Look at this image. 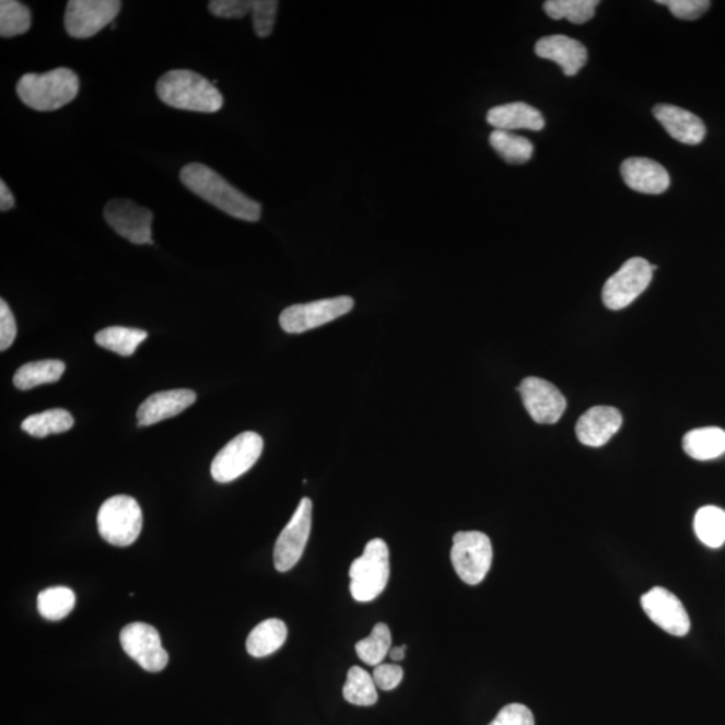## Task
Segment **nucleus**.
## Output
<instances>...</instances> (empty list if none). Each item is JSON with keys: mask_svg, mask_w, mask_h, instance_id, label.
Returning <instances> with one entry per match:
<instances>
[{"mask_svg": "<svg viewBox=\"0 0 725 725\" xmlns=\"http://www.w3.org/2000/svg\"><path fill=\"white\" fill-rule=\"evenodd\" d=\"M404 675L402 666L382 663L375 666L373 677L376 688H381L382 691H393L402 682Z\"/></svg>", "mask_w": 725, "mask_h": 725, "instance_id": "obj_38", "label": "nucleus"}, {"mask_svg": "<svg viewBox=\"0 0 725 725\" xmlns=\"http://www.w3.org/2000/svg\"><path fill=\"white\" fill-rule=\"evenodd\" d=\"M15 206V198L11 194L10 188L5 185L4 180L0 182V210L3 212L13 209Z\"/></svg>", "mask_w": 725, "mask_h": 725, "instance_id": "obj_40", "label": "nucleus"}, {"mask_svg": "<svg viewBox=\"0 0 725 725\" xmlns=\"http://www.w3.org/2000/svg\"><path fill=\"white\" fill-rule=\"evenodd\" d=\"M517 390L521 393L524 408L535 422L557 423L568 408V400L551 382L529 376L521 383Z\"/></svg>", "mask_w": 725, "mask_h": 725, "instance_id": "obj_14", "label": "nucleus"}, {"mask_svg": "<svg viewBox=\"0 0 725 725\" xmlns=\"http://www.w3.org/2000/svg\"><path fill=\"white\" fill-rule=\"evenodd\" d=\"M32 13L25 4L16 0L0 2V35L3 38L16 37L31 31Z\"/></svg>", "mask_w": 725, "mask_h": 725, "instance_id": "obj_33", "label": "nucleus"}, {"mask_svg": "<svg viewBox=\"0 0 725 725\" xmlns=\"http://www.w3.org/2000/svg\"><path fill=\"white\" fill-rule=\"evenodd\" d=\"M624 183L634 191L658 196L668 190L670 178L662 164L647 157H629L622 163Z\"/></svg>", "mask_w": 725, "mask_h": 725, "instance_id": "obj_20", "label": "nucleus"}, {"mask_svg": "<svg viewBox=\"0 0 725 725\" xmlns=\"http://www.w3.org/2000/svg\"><path fill=\"white\" fill-rule=\"evenodd\" d=\"M694 533L701 543L718 548L725 543V511L717 506H704L694 516Z\"/></svg>", "mask_w": 725, "mask_h": 725, "instance_id": "obj_27", "label": "nucleus"}, {"mask_svg": "<svg viewBox=\"0 0 725 725\" xmlns=\"http://www.w3.org/2000/svg\"><path fill=\"white\" fill-rule=\"evenodd\" d=\"M489 725H535L533 712L523 704L505 705Z\"/></svg>", "mask_w": 725, "mask_h": 725, "instance_id": "obj_37", "label": "nucleus"}, {"mask_svg": "<svg viewBox=\"0 0 725 725\" xmlns=\"http://www.w3.org/2000/svg\"><path fill=\"white\" fill-rule=\"evenodd\" d=\"M149 338L143 329L127 327H108L94 336V340L105 350L119 353L121 356H131L138 347Z\"/></svg>", "mask_w": 725, "mask_h": 725, "instance_id": "obj_25", "label": "nucleus"}, {"mask_svg": "<svg viewBox=\"0 0 725 725\" xmlns=\"http://www.w3.org/2000/svg\"><path fill=\"white\" fill-rule=\"evenodd\" d=\"M262 451L261 435L255 432L241 433L217 454L211 464L212 479L221 483L239 479L255 467Z\"/></svg>", "mask_w": 725, "mask_h": 725, "instance_id": "obj_7", "label": "nucleus"}, {"mask_svg": "<svg viewBox=\"0 0 725 725\" xmlns=\"http://www.w3.org/2000/svg\"><path fill=\"white\" fill-rule=\"evenodd\" d=\"M197 394L186 388L152 394L138 410L139 426H151L179 416L196 402Z\"/></svg>", "mask_w": 725, "mask_h": 725, "instance_id": "obj_19", "label": "nucleus"}, {"mask_svg": "<svg viewBox=\"0 0 725 725\" xmlns=\"http://www.w3.org/2000/svg\"><path fill=\"white\" fill-rule=\"evenodd\" d=\"M622 422L620 410L611 406H595L577 421L576 437L583 445L600 447L615 437Z\"/></svg>", "mask_w": 725, "mask_h": 725, "instance_id": "obj_16", "label": "nucleus"}, {"mask_svg": "<svg viewBox=\"0 0 725 725\" xmlns=\"http://www.w3.org/2000/svg\"><path fill=\"white\" fill-rule=\"evenodd\" d=\"M451 558L454 571L467 585H479L491 570L492 541L479 530L457 533L453 538Z\"/></svg>", "mask_w": 725, "mask_h": 725, "instance_id": "obj_6", "label": "nucleus"}, {"mask_svg": "<svg viewBox=\"0 0 725 725\" xmlns=\"http://www.w3.org/2000/svg\"><path fill=\"white\" fill-rule=\"evenodd\" d=\"M75 606V595L68 587H50L40 592L37 599L39 615L47 621H61Z\"/></svg>", "mask_w": 725, "mask_h": 725, "instance_id": "obj_30", "label": "nucleus"}, {"mask_svg": "<svg viewBox=\"0 0 725 725\" xmlns=\"http://www.w3.org/2000/svg\"><path fill=\"white\" fill-rule=\"evenodd\" d=\"M659 4L666 5L679 20L694 21L710 9L709 0H658Z\"/></svg>", "mask_w": 725, "mask_h": 725, "instance_id": "obj_35", "label": "nucleus"}, {"mask_svg": "<svg viewBox=\"0 0 725 725\" xmlns=\"http://www.w3.org/2000/svg\"><path fill=\"white\" fill-rule=\"evenodd\" d=\"M17 329L13 312L5 303V300H0V351L9 350L13 346L16 338Z\"/></svg>", "mask_w": 725, "mask_h": 725, "instance_id": "obj_39", "label": "nucleus"}, {"mask_svg": "<svg viewBox=\"0 0 725 725\" xmlns=\"http://www.w3.org/2000/svg\"><path fill=\"white\" fill-rule=\"evenodd\" d=\"M642 609L647 617L666 633L683 636L691 629L686 607L681 600L664 587H654L641 598Z\"/></svg>", "mask_w": 725, "mask_h": 725, "instance_id": "obj_15", "label": "nucleus"}, {"mask_svg": "<svg viewBox=\"0 0 725 725\" xmlns=\"http://www.w3.org/2000/svg\"><path fill=\"white\" fill-rule=\"evenodd\" d=\"M124 652L147 671H162L168 664V653L162 646L161 635L149 623L132 622L121 630Z\"/></svg>", "mask_w": 725, "mask_h": 725, "instance_id": "obj_12", "label": "nucleus"}, {"mask_svg": "<svg viewBox=\"0 0 725 725\" xmlns=\"http://www.w3.org/2000/svg\"><path fill=\"white\" fill-rule=\"evenodd\" d=\"M350 577L351 595L356 603H371L385 592L390 580V551L385 540L369 541L363 556L353 560Z\"/></svg>", "mask_w": 725, "mask_h": 725, "instance_id": "obj_4", "label": "nucleus"}, {"mask_svg": "<svg viewBox=\"0 0 725 725\" xmlns=\"http://www.w3.org/2000/svg\"><path fill=\"white\" fill-rule=\"evenodd\" d=\"M353 300L348 296L317 300L288 306L280 315V326L288 334H303L350 314Z\"/></svg>", "mask_w": 725, "mask_h": 725, "instance_id": "obj_8", "label": "nucleus"}, {"mask_svg": "<svg viewBox=\"0 0 725 725\" xmlns=\"http://www.w3.org/2000/svg\"><path fill=\"white\" fill-rule=\"evenodd\" d=\"M535 52L543 60L557 62L569 77L580 73L588 58L585 45L565 35H550L539 39Z\"/></svg>", "mask_w": 725, "mask_h": 725, "instance_id": "obj_18", "label": "nucleus"}, {"mask_svg": "<svg viewBox=\"0 0 725 725\" xmlns=\"http://www.w3.org/2000/svg\"><path fill=\"white\" fill-rule=\"evenodd\" d=\"M73 424V416L68 410L51 409L26 418L22 422V430L32 437L45 438L47 435L69 432Z\"/></svg>", "mask_w": 725, "mask_h": 725, "instance_id": "obj_26", "label": "nucleus"}, {"mask_svg": "<svg viewBox=\"0 0 725 725\" xmlns=\"http://www.w3.org/2000/svg\"><path fill=\"white\" fill-rule=\"evenodd\" d=\"M683 452L699 461H710L725 453V432L718 428L695 429L683 435Z\"/></svg>", "mask_w": 725, "mask_h": 725, "instance_id": "obj_23", "label": "nucleus"}, {"mask_svg": "<svg viewBox=\"0 0 725 725\" xmlns=\"http://www.w3.org/2000/svg\"><path fill=\"white\" fill-rule=\"evenodd\" d=\"M255 0H212L209 10L212 15L225 17V20H241L252 14Z\"/></svg>", "mask_w": 725, "mask_h": 725, "instance_id": "obj_36", "label": "nucleus"}, {"mask_svg": "<svg viewBox=\"0 0 725 725\" xmlns=\"http://www.w3.org/2000/svg\"><path fill=\"white\" fill-rule=\"evenodd\" d=\"M159 98L176 109L215 114L223 106V96L215 85L191 70H171L156 84Z\"/></svg>", "mask_w": 725, "mask_h": 725, "instance_id": "obj_2", "label": "nucleus"}, {"mask_svg": "<svg viewBox=\"0 0 725 725\" xmlns=\"http://www.w3.org/2000/svg\"><path fill=\"white\" fill-rule=\"evenodd\" d=\"M312 501L304 498L297 510L282 529L274 546V568L279 573H288L300 562L308 543L312 528Z\"/></svg>", "mask_w": 725, "mask_h": 725, "instance_id": "obj_11", "label": "nucleus"}, {"mask_svg": "<svg viewBox=\"0 0 725 725\" xmlns=\"http://www.w3.org/2000/svg\"><path fill=\"white\" fill-rule=\"evenodd\" d=\"M65 363L61 361H38L23 364L14 375V386L17 390H32L34 387L49 385L62 378Z\"/></svg>", "mask_w": 725, "mask_h": 725, "instance_id": "obj_24", "label": "nucleus"}, {"mask_svg": "<svg viewBox=\"0 0 725 725\" xmlns=\"http://www.w3.org/2000/svg\"><path fill=\"white\" fill-rule=\"evenodd\" d=\"M105 221L121 237L135 245L153 244L151 210L128 199H114L104 209Z\"/></svg>", "mask_w": 725, "mask_h": 725, "instance_id": "obj_13", "label": "nucleus"}, {"mask_svg": "<svg viewBox=\"0 0 725 725\" xmlns=\"http://www.w3.org/2000/svg\"><path fill=\"white\" fill-rule=\"evenodd\" d=\"M653 279L652 265L645 258L634 257L624 262L617 273L606 281L604 303L611 311L627 308L646 291Z\"/></svg>", "mask_w": 725, "mask_h": 725, "instance_id": "obj_9", "label": "nucleus"}, {"mask_svg": "<svg viewBox=\"0 0 725 725\" xmlns=\"http://www.w3.org/2000/svg\"><path fill=\"white\" fill-rule=\"evenodd\" d=\"M288 639V628L281 620L262 621L252 630L246 640V651L252 657L262 658L276 653Z\"/></svg>", "mask_w": 725, "mask_h": 725, "instance_id": "obj_22", "label": "nucleus"}, {"mask_svg": "<svg viewBox=\"0 0 725 725\" xmlns=\"http://www.w3.org/2000/svg\"><path fill=\"white\" fill-rule=\"evenodd\" d=\"M406 650H408V646L406 645L394 646L391 647L390 653H388V656H390L394 663L402 662V659H405L406 656Z\"/></svg>", "mask_w": 725, "mask_h": 725, "instance_id": "obj_41", "label": "nucleus"}, {"mask_svg": "<svg viewBox=\"0 0 725 725\" xmlns=\"http://www.w3.org/2000/svg\"><path fill=\"white\" fill-rule=\"evenodd\" d=\"M653 115L665 131L677 141L687 145H698L704 140L706 128L703 120L692 112L669 104L654 106Z\"/></svg>", "mask_w": 725, "mask_h": 725, "instance_id": "obj_17", "label": "nucleus"}, {"mask_svg": "<svg viewBox=\"0 0 725 725\" xmlns=\"http://www.w3.org/2000/svg\"><path fill=\"white\" fill-rule=\"evenodd\" d=\"M492 149L496 151L501 159L510 164H524L534 155V144L523 137H517L514 132L499 131L494 129L489 138Z\"/></svg>", "mask_w": 725, "mask_h": 725, "instance_id": "obj_29", "label": "nucleus"}, {"mask_svg": "<svg viewBox=\"0 0 725 725\" xmlns=\"http://www.w3.org/2000/svg\"><path fill=\"white\" fill-rule=\"evenodd\" d=\"M80 91L73 70L57 68L47 73H27L16 84L22 103L34 110L52 112L72 103Z\"/></svg>", "mask_w": 725, "mask_h": 725, "instance_id": "obj_3", "label": "nucleus"}, {"mask_svg": "<svg viewBox=\"0 0 725 725\" xmlns=\"http://www.w3.org/2000/svg\"><path fill=\"white\" fill-rule=\"evenodd\" d=\"M598 0H548L545 11L552 20H568L574 25L593 20Z\"/></svg>", "mask_w": 725, "mask_h": 725, "instance_id": "obj_32", "label": "nucleus"}, {"mask_svg": "<svg viewBox=\"0 0 725 725\" xmlns=\"http://www.w3.org/2000/svg\"><path fill=\"white\" fill-rule=\"evenodd\" d=\"M180 180L188 190L230 217L246 222H257L261 218L262 208L257 200L245 196L204 164H187L180 171Z\"/></svg>", "mask_w": 725, "mask_h": 725, "instance_id": "obj_1", "label": "nucleus"}, {"mask_svg": "<svg viewBox=\"0 0 725 725\" xmlns=\"http://www.w3.org/2000/svg\"><path fill=\"white\" fill-rule=\"evenodd\" d=\"M279 2L276 0H255L252 17L253 26L259 38H267L273 32Z\"/></svg>", "mask_w": 725, "mask_h": 725, "instance_id": "obj_34", "label": "nucleus"}, {"mask_svg": "<svg viewBox=\"0 0 725 725\" xmlns=\"http://www.w3.org/2000/svg\"><path fill=\"white\" fill-rule=\"evenodd\" d=\"M98 533L116 547H128L138 540L143 528V512L133 498L119 494L105 501L97 515Z\"/></svg>", "mask_w": 725, "mask_h": 725, "instance_id": "obj_5", "label": "nucleus"}, {"mask_svg": "<svg viewBox=\"0 0 725 725\" xmlns=\"http://www.w3.org/2000/svg\"><path fill=\"white\" fill-rule=\"evenodd\" d=\"M343 695L348 703L359 706H371L378 701L374 677L361 666H352L347 674Z\"/></svg>", "mask_w": 725, "mask_h": 725, "instance_id": "obj_28", "label": "nucleus"}, {"mask_svg": "<svg viewBox=\"0 0 725 725\" xmlns=\"http://www.w3.org/2000/svg\"><path fill=\"white\" fill-rule=\"evenodd\" d=\"M487 121L499 131L512 132L515 129L541 131L546 121L543 115L526 103H510L494 106L488 112Z\"/></svg>", "mask_w": 725, "mask_h": 725, "instance_id": "obj_21", "label": "nucleus"}, {"mask_svg": "<svg viewBox=\"0 0 725 725\" xmlns=\"http://www.w3.org/2000/svg\"><path fill=\"white\" fill-rule=\"evenodd\" d=\"M391 632L386 623H376L373 632L355 645L358 657L364 664L378 666L391 651Z\"/></svg>", "mask_w": 725, "mask_h": 725, "instance_id": "obj_31", "label": "nucleus"}, {"mask_svg": "<svg viewBox=\"0 0 725 725\" xmlns=\"http://www.w3.org/2000/svg\"><path fill=\"white\" fill-rule=\"evenodd\" d=\"M120 10L119 0H70L65 13V28L70 37L91 38L110 25Z\"/></svg>", "mask_w": 725, "mask_h": 725, "instance_id": "obj_10", "label": "nucleus"}]
</instances>
